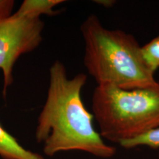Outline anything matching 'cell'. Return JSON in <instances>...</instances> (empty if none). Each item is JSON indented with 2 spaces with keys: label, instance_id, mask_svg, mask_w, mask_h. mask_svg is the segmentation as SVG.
Returning a JSON list of instances; mask_svg holds the SVG:
<instances>
[{
  "label": "cell",
  "instance_id": "obj_3",
  "mask_svg": "<svg viewBox=\"0 0 159 159\" xmlns=\"http://www.w3.org/2000/svg\"><path fill=\"white\" fill-rule=\"evenodd\" d=\"M92 111L100 136L120 144L159 128V81L146 89L125 90L97 85Z\"/></svg>",
  "mask_w": 159,
  "mask_h": 159
},
{
  "label": "cell",
  "instance_id": "obj_5",
  "mask_svg": "<svg viewBox=\"0 0 159 159\" xmlns=\"http://www.w3.org/2000/svg\"><path fill=\"white\" fill-rule=\"evenodd\" d=\"M0 156L3 159H44L25 149L0 124Z\"/></svg>",
  "mask_w": 159,
  "mask_h": 159
},
{
  "label": "cell",
  "instance_id": "obj_7",
  "mask_svg": "<svg viewBox=\"0 0 159 159\" xmlns=\"http://www.w3.org/2000/svg\"><path fill=\"white\" fill-rule=\"evenodd\" d=\"M119 145L125 149L148 147L155 150H159V128L149 131L148 133L136 138L125 141Z\"/></svg>",
  "mask_w": 159,
  "mask_h": 159
},
{
  "label": "cell",
  "instance_id": "obj_1",
  "mask_svg": "<svg viewBox=\"0 0 159 159\" xmlns=\"http://www.w3.org/2000/svg\"><path fill=\"white\" fill-rule=\"evenodd\" d=\"M87 75L79 73L69 78L60 61L49 69L47 99L38 119L35 139L43 143L45 155L80 150L102 158L115 156L116 149L107 144L93 125L94 116L85 107L81 91Z\"/></svg>",
  "mask_w": 159,
  "mask_h": 159
},
{
  "label": "cell",
  "instance_id": "obj_2",
  "mask_svg": "<svg viewBox=\"0 0 159 159\" xmlns=\"http://www.w3.org/2000/svg\"><path fill=\"white\" fill-rule=\"evenodd\" d=\"M85 42L83 63L97 85L132 90L153 87L158 81L145 62L142 46L130 33L105 27L95 14L80 27Z\"/></svg>",
  "mask_w": 159,
  "mask_h": 159
},
{
  "label": "cell",
  "instance_id": "obj_9",
  "mask_svg": "<svg viewBox=\"0 0 159 159\" xmlns=\"http://www.w3.org/2000/svg\"><path fill=\"white\" fill-rule=\"evenodd\" d=\"M15 2L13 0H0V19L11 16Z\"/></svg>",
  "mask_w": 159,
  "mask_h": 159
},
{
  "label": "cell",
  "instance_id": "obj_10",
  "mask_svg": "<svg viewBox=\"0 0 159 159\" xmlns=\"http://www.w3.org/2000/svg\"><path fill=\"white\" fill-rule=\"evenodd\" d=\"M116 2L114 1V0H96V1H94V3L102 5L106 8H110V7H113Z\"/></svg>",
  "mask_w": 159,
  "mask_h": 159
},
{
  "label": "cell",
  "instance_id": "obj_8",
  "mask_svg": "<svg viewBox=\"0 0 159 159\" xmlns=\"http://www.w3.org/2000/svg\"><path fill=\"white\" fill-rule=\"evenodd\" d=\"M142 54L147 64L156 72L159 68V35L142 46Z\"/></svg>",
  "mask_w": 159,
  "mask_h": 159
},
{
  "label": "cell",
  "instance_id": "obj_11",
  "mask_svg": "<svg viewBox=\"0 0 159 159\" xmlns=\"http://www.w3.org/2000/svg\"><path fill=\"white\" fill-rule=\"evenodd\" d=\"M158 158H159V150H158Z\"/></svg>",
  "mask_w": 159,
  "mask_h": 159
},
{
  "label": "cell",
  "instance_id": "obj_4",
  "mask_svg": "<svg viewBox=\"0 0 159 159\" xmlns=\"http://www.w3.org/2000/svg\"><path fill=\"white\" fill-rule=\"evenodd\" d=\"M43 22L13 13L0 19V69L3 74V95L13 82V67L21 55L37 48L42 41Z\"/></svg>",
  "mask_w": 159,
  "mask_h": 159
},
{
  "label": "cell",
  "instance_id": "obj_6",
  "mask_svg": "<svg viewBox=\"0 0 159 159\" xmlns=\"http://www.w3.org/2000/svg\"><path fill=\"white\" fill-rule=\"evenodd\" d=\"M63 0H25L16 14L29 19H39L41 15L55 16L59 13L55 7L63 3Z\"/></svg>",
  "mask_w": 159,
  "mask_h": 159
}]
</instances>
